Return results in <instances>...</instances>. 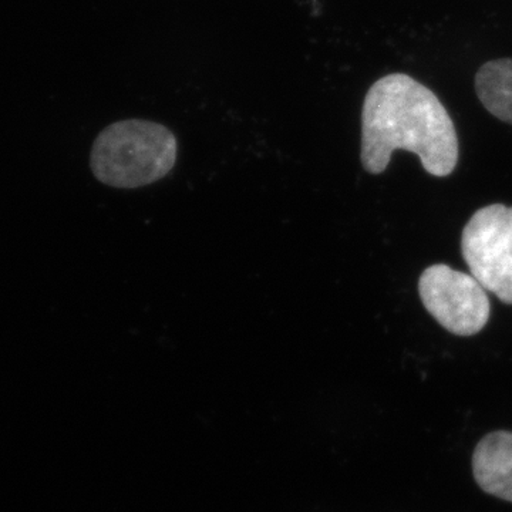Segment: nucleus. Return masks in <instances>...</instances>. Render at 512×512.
Masks as SVG:
<instances>
[{"label": "nucleus", "instance_id": "20e7f679", "mask_svg": "<svg viewBox=\"0 0 512 512\" xmlns=\"http://www.w3.org/2000/svg\"><path fill=\"white\" fill-rule=\"evenodd\" d=\"M419 292L424 308L454 335H477L490 319V299L480 282L450 266L427 268L420 276Z\"/></svg>", "mask_w": 512, "mask_h": 512}, {"label": "nucleus", "instance_id": "f257e3e1", "mask_svg": "<svg viewBox=\"0 0 512 512\" xmlns=\"http://www.w3.org/2000/svg\"><path fill=\"white\" fill-rule=\"evenodd\" d=\"M396 150L419 156L427 173L447 177L458 161V138L450 114L430 89L407 74L377 80L362 110L360 160L369 174L389 167Z\"/></svg>", "mask_w": 512, "mask_h": 512}, {"label": "nucleus", "instance_id": "f03ea898", "mask_svg": "<svg viewBox=\"0 0 512 512\" xmlns=\"http://www.w3.org/2000/svg\"><path fill=\"white\" fill-rule=\"evenodd\" d=\"M177 154V138L163 124L124 120L101 131L90 167L100 183L133 190L163 180L173 170Z\"/></svg>", "mask_w": 512, "mask_h": 512}, {"label": "nucleus", "instance_id": "423d86ee", "mask_svg": "<svg viewBox=\"0 0 512 512\" xmlns=\"http://www.w3.org/2000/svg\"><path fill=\"white\" fill-rule=\"evenodd\" d=\"M478 99L504 123L512 124V59L485 63L476 76Z\"/></svg>", "mask_w": 512, "mask_h": 512}, {"label": "nucleus", "instance_id": "39448f33", "mask_svg": "<svg viewBox=\"0 0 512 512\" xmlns=\"http://www.w3.org/2000/svg\"><path fill=\"white\" fill-rule=\"evenodd\" d=\"M473 473L481 490L512 503L511 431H494L477 444Z\"/></svg>", "mask_w": 512, "mask_h": 512}, {"label": "nucleus", "instance_id": "7ed1b4c3", "mask_svg": "<svg viewBox=\"0 0 512 512\" xmlns=\"http://www.w3.org/2000/svg\"><path fill=\"white\" fill-rule=\"evenodd\" d=\"M461 252L485 291L512 305V207L493 204L478 210L464 228Z\"/></svg>", "mask_w": 512, "mask_h": 512}]
</instances>
